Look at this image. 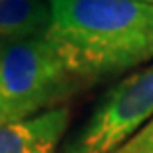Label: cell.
<instances>
[{"label": "cell", "instance_id": "6da1fadb", "mask_svg": "<svg viewBox=\"0 0 153 153\" xmlns=\"http://www.w3.org/2000/svg\"><path fill=\"white\" fill-rule=\"evenodd\" d=\"M50 36L91 84L153 62V2L50 0Z\"/></svg>", "mask_w": 153, "mask_h": 153}, {"label": "cell", "instance_id": "7a4b0ae2", "mask_svg": "<svg viewBox=\"0 0 153 153\" xmlns=\"http://www.w3.org/2000/svg\"><path fill=\"white\" fill-rule=\"evenodd\" d=\"M85 88L90 82L50 32L0 40V125L66 105Z\"/></svg>", "mask_w": 153, "mask_h": 153}, {"label": "cell", "instance_id": "3957f363", "mask_svg": "<svg viewBox=\"0 0 153 153\" xmlns=\"http://www.w3.org/2000/svg\"><path fill=\"white\" fill-rule=\"evenodd\" d=\"M153 119V62L105 91L85 123L56 153H111Z\"/></svg>", "mask_w": 153, "mask_h": 153}, {"label": "cell", "instance_id": "277c9868", "mask_svg": "<svg viewBox=\"0 0 153 153\" xmlns=\"http://www.w3.org/2000/svg\"><path fill=\"white\" fill-rule=\"evenodd\" d=\"M72 121L70 105L0 125V153H56Z\"/></svg>", "mask_w": 153, "mask_h": 153}, {"label": "cell", "instance_id": "5b68a950", "mask_svg": "<svg viewBox=\"0 0 153 153\" xmlns=\"http://www.w3.org/2000/svg\"><path fill=\"white\" fill-rule=\"evenodd\" d=\"M50 0H0V40L50 32Z\"/></svg>", "mask_w": 153, "mask_h": 153}, {"label": "cell", "instance_id": "8992f818", "mask_svg": "<svg viewBox=\"0 0 153 153\" xmlns=\"http://www.w3.org/2000/svg\"><path fill=\"white\" fill-rule=\"evenodd\" d=\"M111 153H153V119Z\"/></svg>", "mask_w": 153, "mask_h": 153}, {"label": "cell", "instance_id": "52a82bcc", "mask_svg": "<svg viewBox=\"0 0 153 153\" xmlns=\"http://www.w3.org/2000/svg\"><path fill=\"white\" fill-rule=\"evenodd\" d=\"M149 2H153V0H149Z\"/></svg>", "mask_w": 153, "mask_h": 153}]
</instances>
